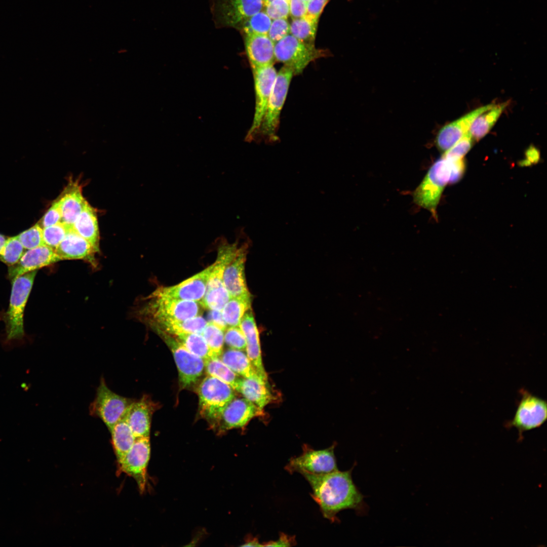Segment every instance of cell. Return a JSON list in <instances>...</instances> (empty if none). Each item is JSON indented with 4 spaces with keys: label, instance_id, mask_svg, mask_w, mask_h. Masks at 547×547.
Instances as JSON below:
<instances>
[{
    "label": "cell",
    "instance_id": "6da1fadb",
    "mask_svg": "<svg viewBox=\"0 0 547 547\" xmlns=\"http://www.w3.org/2000/svg\"><path fill=\"white\" fill-rule=\"evenodd\" d=\"M336 471L321 475H302L312 489L311 497L318 504L323 516L332 522L337 514L346 509L365 510L364 496L354 484L351 472Z\"/></svg>",
    "mask_w": 547,
    "mask_h": 547
},
{
    "label": "cell",
    "instance_id": "7a4b0ae2",
    "mask_svg": "<svg viewBox=\"0 0 547 547\" xmlns=\"http://www.w3.org/2000/svg\"><path fill=\"white\" fill-rule=\"evenodd\" d=\"M36 270L23 274L12 283L10 303L4 315L7 342L21 341L25 337L23 316Z\"/></svg>",
    "mask_w": 547,
    "mask_h": 547
},
{
    "label": "cell",
    "instance_id": "3957f363",
    "mask_svg": "<svg viewBox=\"0 0 547 547\" xmlns=\"http://www.w3.org/2000/svg\"><path fill=\"white\" fill-rule=\"evenodd\" d=\"M140 308L139 317L148 325L160 322L183 321L199 316L200 302L148 296Z\"/></svg>",
    "mask_w": 547,
    "mask_h": 547
},
{
    "label": "cell",
    "instance_id": "277c9868",
    "mask_svg": "<svg viewBox=\"0 0 547 547\" xmlns=\"http://www.w3.org/2000/svg\"><path fill=\"white\" fill-rule=\"evenodd\" d=\"M275 60L282 63L294 75L301 73L311 62L327 56V50L304 43L290 33L275 44Z\"/></svg>",
    "mask_w": 547,
    "mask_h": 547
},
{
    "label": "cell",
    "instance_id": "5b68a950",
    "mask_svg": "<svg viewBox=\"0 0 547 547\" xmlns=\"http://www.w3.org/2000/svg\"><path fill=\"white\" fill-rule=\"evenodd\" d=\"M293 76L291 70L285 65L277 72L258 133L268 142H275L278 139L281 112Z\"/></svg>",
    "mask_w": 547,
    "mask_h": 547
},
{
    "label": "cell",
    "instance_id": "8992f818",
    "mask_svg": "<svg viewBox=\"0 0 547 547\" xmlns=\"http://www.w3.org/2000/svg\"><path fill=\"white\" fill-rule=\"evenodd\" d=\"M450 174L449 163L441 158L431 166L413 192L414 202L430 211L436 219L437 207L445 187L449 182Z\"/></svg>",
    "mask_w": 547,
    "mask_h": 547
},
{
    "label": "cell",
    "instance_id": "52a82bcc",
    "mask_svg": "<svg viewBox=\"0 0 547 547\" xmlns=\"http://www.w3.org/2000/svg\"><path fill=\"white\" fill-rule=\"evenodd\" d=\"M197 393L200 414L212 425L225 406L235 398L234 389L230 386L209 375L201 382Z\"/></svg>",
    "mask_w": 547,
    "mask_h": 547
},
{
    "label": "cell",
    "instance_id": "ba28073f",
    "mask_svg": "<svg viewBox=\"0 0 547 547\" xmlns=\"http://www.w3.org/2000/svg\"><path fill=\"white\" fill-rule=\"evenodd\" d=\"M135 400L120 396L112 391L101 377L95 398L89 406L90 414L100 419L110 432L114 425L125 417Z\"/></svg>",
    "mask_w": 547,
    "mask_h": 547
},
{
    "label": "cell",
    "instance_id": "9c48e42d",
    "mask_svg": "<svg viewBox=\"0 0 547 547\" xmlns=\"http://www.w3.org/2000/svg\"><path fill=\"white\" fill-rule=\"evenodd\" d=\"M263 7V0H212L211 11L217 27L239 30L247 19Z\"/></svg>",
    "mask_w": 547,
    "mask_h": 547
},
{
    "label": "cell",
    "instance_id": "30bf717a",
    "mask_svg": "<svg viewBox=\"0 0 547 547\" xmlns=\"http://www.w3.org/2000/svg\"><path fill=\"white\" fill-rule=\"evenodd\" d=\"M170 349L178 371L180 388L189 387L202 376L204 361L187 350L173 336L159 329L153 330Z\"/></svg>",
    "mask_w": 547,
    "mask_h": 547
},
{
    "label": "cell",
    "instance_id": "8fae6325",
    "mask_svg": "<svg viewBox=\"0 0 547 547\" xmlns=\"http://www.w3.org/2000/svg\"><path fill=\"white\" fill-rule=\"evenodd\" d=\"M335 445L322 450H315L304 445L302 453L289 460L285 468L290 474L321 475L338 470L334 455Z\"/></svg>",
    "mask_w": 547,
    "mask_h": 547
},
{
    "label": "cell",
    "instance_id": "7c38bea8",
    "mask_svg": "<svg viewBox=\"0 0 547 547\" xmlns=\"http://www.w3.org/2000/svg\"><path fill=\"white\" fill-rule=\"evenodd\" d=\"M521 399L515 415L506 426L514 427L521 435L525 432L538 428L547 418V403L545 400L533 395L526 390H520Z\"/></svg>",
    "mask_w": 547,
    "mask_h": 547
},
{
    "label": "cell",
    "instance_id": "4fadbf2b",
    "mask_svg": "<svg viewBox=\"0 0 547 547\" xmlns=\"http://www.w3.org/2000/svg\"><path fill=\"white\" fill-rule=\"evenodd\" d=\"M255 93L253 120L246 137L252 141L258 134L277 72L274 65L252 69Z\"/></svg>",
    "mask_w": 547,
    "mask_h": 547
},
{
    "label": "cell",
    "instance_id": "5bb4252c",
    "mask_svg": "<svg viewBox=\"0 0 547 547\" xmlns=\"http://www.w3.org/2000/svg\"><path fill=\"white\" fill-rule=\"evenodd\" d=\"M150 456L149 437L137 438L131 449L118 464V471L132 477L141 494L145 491L147 482V468Z\"/></svg>",
    "mask_w": 547,
    "mask_h": 547
},
{
    "label": "cell",
    "instance_id": "9a60e30c",
    "mask_svg": "<svg viewBox=\"0 0 547 547\" xmlns=\"http://www.w3.org/2000/svg\"><path fill=\"white\" fill-rule=\"evenodd\" d=\"M214 263L201 271L171 286H160L149 296L201 302L206 290Z\"/></svg>",
    "mask_w": 547,
    "mask_h": 547
},
{
    "label": "cell",
    "instance_id": "2e32d148",
    "mask_svg": "<svg viewBox=\"0 0 547 547\" xmlns=\"http://www.w3.org/2000/svg\"><path fill=\"white\" fill-rule=\"evenodd\" d=\"M262 410L244 397L235 398L225 406L213 426L220 432L241 428L253 418L262 415Z\"/></svg>",
    "mask_w": 547,
    "mask_h": 547
},
{
    "label": "cell",
    "instance_id": "e0dca14e",
    "mask_svg": "<svg viewBox=\"0 0 547 547\" xmlns=\"http://www.w3.org/2000/svg\"><path fill=\"white\" fill-rule=\"evenodd\" d=\"M493 105L489 104L480 107L441 128L435 140L439 150L444 153L452 147L469 131L475 119Z\"/></svg>",
    "mask_w": 547,
    "mask_h": 547
},
{
    "label": "cell",
    "instance_id": "ac0fdd59",
    "mask_svg": "<svg viewBox=\"0 0 547 547\" xmlns=\"http://www.w3.org/2000/svg\"><path fill=\"white\" fill-rule=\"evenodd\" d=\"M59 260L54 250L48 246L29 249L16 264L9 266L8 278L13 282L23 274L37 270Z\"/></svg>",
    "mask_w": 547,
    "mask_h": 547
},
{
    "label": "cell",
    "instance_id": "d6986e66",
    "mask_svg": "<svg viewBox=\"0 0 547 547\" xmlns=\"http://www.w3.org/2000/svg\"><path fill=\"white\" fill-rule=\"evenodd\" d=\"M248 248V242L241 246L237 256L225 268L223 282L231 297H251L245 276V264Z\"/></svg>",
    "mask_w": 547,
    "mask_h": 547
},
{
    "label": "cell",
    "instance_id": "ffe728a7",
    "mask_svg": "<svg viewBox=\"0 0 547 547\" xmlns=\"http://www.w3.org/2000/svg\"><path fill=\"white\" fill-rule=\"evenodd\" d=\"M217 241V256L207 283L205 294L227 291L223 282L224 271L227 265L237 256L239 250L238 240L230 244L222 237Z\"/></svg>",
    "mask_w": 547,
    "mask_h": 547
},
{
    "label": "cell",
    "instance_id": "44dd1931",
    "mask_svg": "<svg viewBox=\"0 0 547 547\" xmlns=\"http://www.w3.org/2000/svg\"><path fill=\"white\" fill-rule=\"evenodd\" d=\"M246 53L252 69L274 65L275 44L267 34H243Z\"/></svg>",
    "mask_w": 547,
    "mask_h": 547
},
{
    "label": "cell",
    "instance_id": "7402d4cb",
    "mask_svg": "<svg viewBox=\"0 0 547 547\" xmlns=\"http://www.w3.org/2000/svg\"><path fill=\"white\" fill-rule=\"evenodd\" d=\"M154 405L146 396L134 400L125 416L136 438L149 437L151 417Z\"/></svg>",
    "mask_w": 547,
    "mask_h": 547
},
{
    "label": "cell",
    "instance_id": "603a6c76",
    "mask_svg": "<svg viewBox=\"0 0 547 547\" xmlns=\"http://www.w3.org/2000/svg\"><path fill=\"white\" fill-rule=\"evenodd\" d=\"M240 327L245 337L248 357L258 373L267 378L262 363L259 331L251 309L243 316Z\"/></svg>",
    "mask_w": 547,
    "mask_h": 547
},
{
    "label": "cell",
    "instance_id": "cb8c5ba5",
    "mask_svg": "<svg viewBox=\"0 0 547 547\" xmlns=\"http://www.w3.org/2000/svg\"><path fill=\"white\" fill-rule=\"evenodd\" d=\"M235 390L262 409L274 400L268 379L260 376L240 377Z\"/></svg>",
    "mask_w": 547,
    "mask_h": 547
},
{
    "label": "cell",
    "instance_id": "d4e9b609",
    "mask_svg": "<svg viewBox=\"0 0 547 547\" xmlns=\"http://www.w3.org/2000/svg\"><path fill=\"white\" fill-rule=\"evenodd\" d=\"M60 260L90 259L97 251L72 227L54 250Z\"/></svg>",
    "mask_w": 547,
    "mask_h": 547
},
{
    "label": "cell",
    "instance_id": "484cf974",
    "mask_svg": "<svg viewBox=\"0 0 547 547\" xmlns=\"http://www.w3.org/2000/svg\"><path fill=\"white\" fill-rule=\"evenodd\" d=\"M72 227L98 251L99 232L96 213L87 202L73 223Z\"/></svg>",
    "mask_w": 547,
    "mask_h": 547
},
{
    "label": "cell",
    "instance_id": "4316f807",
    "mask_svg": "<svg viewBox=\"0 0 547 547\" xmlns=\"http://www.w3.org/2000/svg\"><path fill=\"white\" fill-rule=\"evenodd\" d=\"M60 200L62 222L72 226L87 202L83 196L81 187L77 184L70 186Z\"/></svg>",
    "mask_w": 547,
    "mask_h": 547
},
{
    "label": "cell",
    "instance_id": "83f0119b",
    "mask_svg": "<svg viewBox=\"0 0 547 547\" xmlns=\"http://www.w3.org/2000/svg\"><path fill=\"white\" fill-rule=\"evenodd\" d=\"M208 322L201 316L183 321H164L150 324L153 330L159 329L170 335L181 334H202Z\"/></svg>",
    "mask_w": 547,
    "mask_h": 547
},
{
    "label": "cell",
    "instance_id": "f1b7e54d",
    "mask_svg": "<svg viewBox=\"0 0 547 547\" xmlns=\"http://www.w3.org/2000/svg\"><path fill=\"white\" fill-rule=\"evenodd\" d=\"M110 433L113 450L119 464L133 446L136 438L125 417L114 425Z\"/></svg>",
    "mask_w": 547,
    "mask_h": 547
},
{
    "label": "cell",
    "instance_id": "f546056e",
    "mask_svg": "<svg viewBox=\"0 0 547 547\" xmlns=\"http://www.w3.org/2000/svg\"><path fill=\"white\" fill-rule=\"evenodd\" d=\"M219 358L233 372L244 378L260 376L246 354L243 350L229 348L222 351ZM268 379L267 378H265Z\"/></svg>",
    "mask_w": 547,
    "mask_h": 547
},
{
    "label": "cell",
    "instance_id": "4dcf8cb0",
    "mask_svg": "<svg viewBox=\"0 0 547 547\" xmlns=\"http://www.w3.org/2000/svg\"><path fill=\"white\" fill-rule=\"evenodd\" d=\"M507 105V102L494 104L475 119L469 130L474 140L478 141L489 133Z\"/></svg>",
    "mask_w": 547,
    "mask_h": 547
},
{
    "label": "cell",
    "instance_id": "1f68e13d",
    "mask_svg": "<svg viewBox=\"0 0 547 547\" xmlns=\"http://www.w3.org/2000/svg\"><path fill=\"white\" fill-rule=\"evenodd\" d=\"M319 21V18L308 14L292 19L290 33L304 43L315 44Z\"/></svg>",
    "mask_w": 547,
    "mask_h": 547
},
{
    "label": "cell",
    "instance_id": "d6a6232c",
    "mask_svg": "<svg viewBox=\"0 0 547 547\" xmlns=\"http://www.w3.org/2000/svg\"><path fill=\"white\" fill-rule=\"evenodd\" d=\"M251 297H232L221 312L228 326H239L245 313L251 309Z\"/></svg>",
    "mask_w": 547,
    "mask_h": 547
},
{
    "label": "cell",
    "instance_id": "836d02e7",
    "mask_svg": "<svg viewBox=\"0 0 547 547\" xmlns=\"http://www.w3.org/2000/svg\"><path fill=\"white\" fill-rule=\"evenodd\" d=\"M204 370L208 375L214 377L236 389L240 378L218 357H213L204 361Z\"/></svg>",
    "mask_w": 547,
    "mask_h": 547
},
{
    "label": "cell",
    "instance_id": "e575fe53",
    "mask_svg": "<svg viewBox=\"0 0 547 547\" xmlns=\"http://www.w3.org/2000/svg\"><path fill=\"white\" fill-rule=\"evenodd\" d=\"M172 336L190 352L204 361L216 357L209 348L202 334L187 333Z\"/></svg>",
    "mask_w": 547,
    "mask_h": 547
},
{
    "label": "cell",
    "instance_id": "d590c367",
    "mask_svg": "<svg viewBox=\"0 0 547 547\" xmlns=\"http://www.w3.org/2000/svg\"><path fill=\"white\" fill-rule=\"evenodd\" d=\"M272 20L264 10L255 14L247 19L242 24L239 31L243 34H268Z\"/></svg>",
    "mask_w": 547,
    "mask_h": 547
},
{
    "label": "cell",
    "instance_id": "8d00e7d4",
    "mask_svg": "<svg viewBox=\"0 0 547 547\" xmlns=\"http://www.w3.org/2000/svg\"><path fill=\"white\" fill-rule=\"evenodd\" d=\"M24 248L17 236L6 239L0 252V260L9 266L16 264L22 257Z\"/></svg>",
    "mask_w": 547,
    "mask_h": 547
},
{
    "label": "cell",
    "instance_id": "74e56055",
    "mask_svg": "<svg viewBox=\"0 0 547 547\" xmlns=\"http://www.w3.org/2000/svg\"><path fill=\"white\" fill-rule=\"evenodd\" d=\"M208 346L216 357L221 356L224 344V331L208 322L202 334Z\"/></svg>",
    "mask_w": 547,
    "mask_h": 547
},
{
    "label": "cell",
    "instance_id": "f35d334b",
    "mask_svg": "<svg viewBox=\"0 0 547 547\" xmlns=\"http://www.w3.org/2000/svg\"><path fill=\"white\" fill-rule=\"evenodd\" d=\"M72 227L61 222L44 227L43 228L44 244L55 250Z\"/></svg>",
    "mask_w": 547,
    "mask_h": 547
},
{
    "label": "cell",
    "instance_id": "ab89813d",
    "mask_svg": "<svg viewBox=\"0 0 547 547\" xmlns=\"http://www.w3.org/2000/svg\"><path fill=\"white\" fill-rule=\"evenodd\" d=\"M473 141L468 131L452 147L445 152L442 158L448 161L462 159L471 148Z\"/></svg>",
    "mask_w": 547,
    "mask_h": 547
},
{
    "label": "cell",
    "instance_id": "60d3db41",
    "mask_svg": "<svg viewBox=\"0 0 547 547\" xmlns=\"http://www.w3.org/2000/svg\"><path fill=\"white\" fill-rule=\"evenodd\" d=\"M25 249H31L45 245L43 236V228L38 224L17 236Z\"/></svg>",
    "mask_w": 547,
    "mask_h": 547
},
{
    "label": "cell",
    "instance_id": "b9f144b4",
    "mask_svg": "<svg viewBox=\"0 0 547 547\" xmlns=\"http://www.w3.org/2000/svg\"><path fill=\"white\" fill-rule=\"evenodd\" d=\"M224 341L230 348L246 349L245 337L240 326H228L224 331Z\"/></svg>",
    "mask_w": 547,
    "mask_h": 547
},
{
    "label": "cell",
    "instance_id": "7bdbcfd3",
    "mask_svg": "<svg viewBox=\"0 0 547 547\" xmlns=\"http://www.w3.org/2000/svg\"><path fill=\"white\" fill-rule=\"evenodd\" d=\"M264 11L272 20L290 16L289 0H273L264 5Z\"/></svg>",
    "mask_w": 547,
    "mask_h": 547
},
{
    "label": "cell",
    "instance_id": "ee69618b",
    "mask_svg": "<svg viewBox=\"0 0 547 547\" xmlns=\"http://www.w3.org/2000/svg\"><path fill=\"white\" fill-rule=\"evenodd\" d=\"M290 33V23L287 19H278L272 20L267 35L275 44Z\"/></svg>",
    "mask_w": 547,
    "mask_h": 547
},
{
    "label": "cell",
    "instance_id": "f6af8a7d",
    "mask_svg": "<svg viewBox=\"0 0 547 547\" xmlns=\"http://www.w3.org/2000/svg\"><path fill=\"white\" fill-rule=\"evenodd\" d=\"M62 222V213L60 199L52 205L42 218V223L44 227Z\"/></svg>",
    "mask_w": 547,
    "mask_h": 547
},
{
    "label": "cell",
    "instance_id": "bcb514c9",
    "mask_svg": "<svg viewBox=\"0 0 547 547\" xmlns=\"http://www.w3.org/2000/svg\"><path fill=\"white\" fill-rule=\"evenodd\" d=\"M447 161L449 164L451 169V174L449 182L450 183L457 182L461 178L464 174L465 170V163L464 160L461 159L455 161Z\"/></svg>",
    "mask_w": 547,
    "mask_h": 547
},
{
    "label": "cell",
    "instance_id": "7dc6e473",
    "mask_svg": "<svg viewBox=\"0 0 547 547\" xmlns=\"http://www.w3.org/2000/svg\"><path fill=\"white\" fill-rule=\"evenodd\" d=\"M289 9L292 19L304 17L307 14V3L303 0H289Z\"/></svg>",
    "mask_w": 547,
    "mask_h": 547
},
{
    "label": "cell",
    "instance_id": "c3c4849f",
    "mask_svg": "<svg viewBox=\"0 0 547 547\" xmlns=\"http://www.w3.org/2000/svg\"><path fill=\"white\" fill-rule=\"evenodd\" d=\"M330 0H310L307 3V14L318 18Z\"/></svg>",
    "mask_w": 547,
    "mask_h": 547
},
{
    "label": "cell",
    "instance_id": "681fc988",
    "mask_svg": "<svg viewBox=\"0 0 547 547\" xmlns=\"http://www.w3.org/2000/svg\"><path fill=\"white\" fill-rule=\"evenodd\" d=\"M295 544V540L291 536H289L285 534H281L279 539L276 541H271L270 542L263 544V546H292Z\"/></svg>",
    "mask_w": 547,
    "mask_h": 547
},
{
    "label": "cell",
    "instance_id": "f907efd6",
    "mask_svg": "<svg viewBox=\"0 0 547 547\" xmlns=\"http://www.w3.org/2000/svg\"><path fill=\"white\" fill-rule=\"evenodd\" d=\"M210 310L211 311L209 316L210 321L209 322H212L221 329L224 331L227 327V325L223 319L221 311L216 310Z\"/></svg>",
    "mask_w": 547,
    "mask_h": 547
},
{
    "label": "cell",
    "instance_id": "816d5d0a",
    "mask_svg": "<svg viewBox=\"0 0 547 547\" xmlns=\"http://www.w3.org/2000/svg\"><path fill=\"white\" fill-rule=\"evenodd\" d=\"M539 155L538 150L532 146L530 147L526 151L527 161L528 160L529 163L537 162L539 159Z\"/></svg>",
    "mask_w": 547,
    "mask_h": 547
},
{
    "label": "cell",
    "instance_id": "f5cc1de1",
    "mask_svg": "<svg viewBox=\"0 0 547 547\" xmlns=\"http://www.w3.org/2000/svg\"><path fill=\"white\" fill-rule=\"evenodd\" d=\"M242 546H263V544H260V542L258 541V539L257 538L250 537V538H248L246 539V541L245 542V544H243Z\"/></svg>",
    "mask_w": 547,
    "mask_h": 547
},
{
    "label": "cell",
    "instance_id": "db71d44e",
    "mask_svg": "<svg viewBox=\"0 0 547 547\" xmlns=\"http://www.w3.org/2000/svg\"><path fill=\"white\" fill-rule=\"evenodd\" d=\"M6 239L5 236L0 234V252L5 243Z\"/></svg>",
    "mask_w": 547,
    "mask_h": 547
},
{
    "label": "cell",
    "instance_id": "11a10c76",
    "mask_svg": "<svg viewBox=\"0 0 547 547\" xmlns=\"http://www.w3.org/2000/svg\"><path fill=\"white\" fill-rule=\"evenodd\" d=\"M263 3H264V5L265 4H266L269 3V2H271V1H272L273 0H263Z\"/></svg>",
    "mask_w": 547,
    "mask_h": 547
},
{
    "label": "cell",
    "instance_id": "9f6ffc18",
    "mask_svg": "<svg viewBox=\"0 0 547 547\" xmlns=\"http://www.w3.org/2000/svg\"><path fill=\"white\" fill-rule=\"evenodd\" d=\"M303 1L307 3L310 0H303Z\"/></svg>",
    "mask_w": 547,
    "mask_h": 547
}]
</instances>
